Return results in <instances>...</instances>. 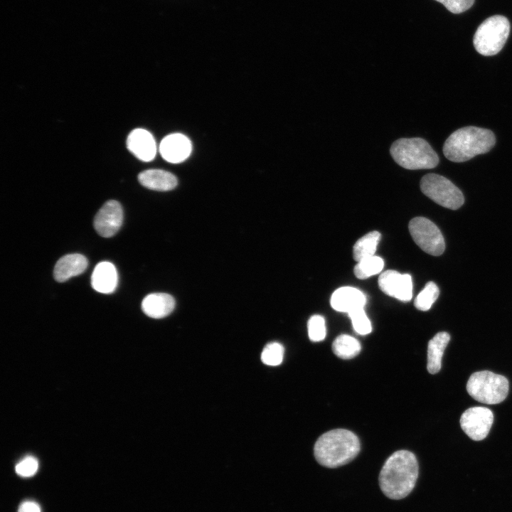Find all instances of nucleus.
I'll use <instances>...</instances> for the list:
<instances>
[{
    "label": "nucleus",
    "mask_w": 512,
    "mask_h": 512,
    "mask_svg": "<svg viewBox=\"0 0 512 512\" xmlns=\"http://www.w3.org/2000/svg\"><path fill=\"white\" fill-rule=\"evenodd\" d=\"M175 307L174 297L166 293H152L146 295L142 302V309L148 316L161 319L170 314Z\"/></svg>",
    "instance_id": "obj_17"
},
{
    "label": "nucleus",
    "mask_w": 512,
    "mask_h": 512,
    "mask_svg": "<svg viewBox=\"0 0 512 512\" xmlns=\"http://www.w3.org/2000/svg\"><path fill=\"white\" fill-rule=\"evenodd\" d=\"M284 349L282 344L277 342L268 343L261 354L262 361L268 366L279 365L284 358Z\"/></svg>",
    "instance_id": "obj_24"
},
{
    "label": "nucleus",
    "mask_w": 512,
    "mask_h": 512,
    "mask_svg": "<svg viewBox=\"0 0 512 512\" xmlns=\"http://www.w3.org/2000/svg\"><path fill=\"white\" fill-rule=\"evenodd\" d=\"M422 192L438 205L452 210L464 202L462 191L449 179L436 174H427L420 181Z\"/></svg>",
    "instance_id": "obj_7"
},
{
    "label": "nucleus",
    "mask_w": 512,
    "mask_h": 512,
    "mask_svg": "<svg viewBox=\"0 0 512 512\" xmlns=\"http://www.w3.org/2000/svg\"><path fill=\"white\" fill-rule=\"evenodd\" d=\"M494 422L492 411L485 407H473L465 410L460 417V425L472 440L480 441L488 435Z\"/></svg>",
    "instance_id": "obj_9"
},
{
    "label": "nucleus",
    "mask_w": 512,
    "mask_h": 512,
    "mask_svg": "<svg viewBox=\"0 0 512 512\" xmlns=\"http://www.w3.org/2000/svg\"><path fill=\"white\" fill-rule=\"evenodd\" d=\"M495 143V135L491 130L468 126L449 135L444 144L443 153L449 161L464 162L489 151Z\"/></svg>",
    "instance_id": "obj_3"
},
{
    "label": "nucleus",
    "mask_w": 512,
    "mask_h": 512,
    "mask_svg": "<svg viewBox=\"0 0 512 512\" xmlns=\"http://www.w3.org/2000/svg\"><path fill=\"white\" fill-rule=\"evenodd\" d=\"M348 314L351 318L354 330L358 334L366 335L371 332V324L364 311V308L356 309Z\"/></svg>",
    "instance_id": "obj_26"
},
{
    "label": "nucleus",
    "mask_w": 512,
    "mask_h": 512,
    "mask_svg": "<svg viewBox=\"0 0 512 512\" xmlns=\"http://www.w3.org/2000/svg\"><path fill=\"white\" fill-rule=\"evenodd\" d=\"M192 149L191 141L185 135L174 133L165 137L160 143L159 151L167 161L177 164L186 160Z\"/></svg>",
    "instance_id": "obj_12"
},
{
    "label": "nucleus",
    "mask_w": 512,
    "mask_h": 512,
    "mask_svg": "<svg viewBox=\"0 0 512 512\" xmlns=\"http://www.w3.org/2000/svg\"><path fill=\"white\" fill-rule=\"evenodd\" d=\"M87 265V260L82 255L75 253L64 255L54 267V279L58 282H64L72 277L82 274Z\"/></svg>",
    "instance_id": "obj_15"
},
{
    "label": "nucleus",
    "mask_w": 512,
    "mask_h": 512,
    "mask_svg": "<svg viewBox=\"0 0 512 512\" xmlns=\"http://www.w3.org/2000/svg\"><path fill=\"white\" fill-rule=\"evenodd\" d=\"M366 303L365 294L359 289L351 287L337 289L331 297V305L334 309L348 314L356 309L364 308Z\"/></svg>",
    "instance_id": "obj_14"
},
{
    "label": "nucleus",
    "mask_w": 512,
    "mask_h": 512,
    "mask_svg": "<svg viewBox=\"0 0 512 512\" xmlns=\"http://www.w3.org/2000/svg\"><path fill=\"white\" fill-rule=\"evenodd\" d=\"M439 294L437 284L433 282H427L423 289L417 294L415 299V306L420 311L429 310Z\"/></svg>",
    "instance_id": "obj_23"
},
{
    "label": "nucleus",
    "mask_w": 512,
    "mask_h": 512,
    "mask_svg": "<svg viewBox=\"0 0 512 512\" xmlns=\"http://www.w3.org/2000/svg\"><path fill=\"white\" fill-rule=\"evenodd\" d=\"M453 14H460L472 6L474 0H435Z\"/></svg>",
    "instance_id": "obj_28"
},
{
    "label": "nucleus",
    "mask_w": 512,
    "mask_h": 512,
    "mask_svg": "<svg viewBox=\"0 0 512 512\" xmlns=\"http://www.w3.org/2000/svg\"><path fill=\"white\" fill-rule=\"evenodd\" d=\"M117 283V272L112 263L104 261L95 266L91 276V284L95 291L103 294L112 293Z\"/></svg>",
    "instance_id": "obj_16"
},
{
    "label": "nucleus",
    "mask_w": 512,
    "mask_h": 512,
    "mask_svg": "<svg viewBox=\"0 0 512 512\" xmlns=\"http://www.w3.org/2000/svg\"><path fill=\"white\" fill-rule=\"evenodd\" d=\"M361 349L359 341L347 334L339 335L332 343L334 353L343 359L354 358L360 353Z\"/></svg>",
    "instance_id": "obj_21"
},
{
    "label": "nucleus",
    "mask_w": 512,
    "mask_h": 512,
    "mask_svg": "<svg viewBox=\"0 0 512 512\" xmlns=\"http://www.w3.org/2000/svg\"><path fill=\"white\" fill-rule=\"evenodd\" d=\"M38 469V460L33 457L28 456L16 464V472L21 476L31 477L36 473Z\"/></svg>",
    "instance_id": "obj_27"
},
{
    "label": "nucleus",
    "mask_w": 512,
    "mask_h": 512,
    "mask_svg": "<svg viewBox=\"0 0 512 512\" xmlns=\"http://www.w3.org/2000/svg\"><path fill=\"white\" fill-rule=\"evenodd\" d=\"M508 381L504 376L491 371L474 373L468 380L466 390L476 401L488 404H498L503 401L508 393Z\"/></svg>",
    "instance_id": "obj_5"
},
{
    "label": "nucleus",
    "mask_w": 512,
    "mask_h": 512,
    "mask_svg": "<svg viewBox=\"0 0 512 512\" xmlns=\"http://www.w3.org/2000/svg\"><path fill=\"white\" fill-rule=\"evenodd\" d=\"M409 231L415 242L425 252L439 256L445 250L443 235L438 227L430 220L416 217L409 223Z\"/></svg>",
    "instance_id": "obj_8"
},
{
    "label": "nucleus",
    "mask_w": 512,
    "mask_h": 512,
    "mask_svg": "<svg viewBox=\"0 0 512 512\" xmlns=\"http://www.w3.org/2000/svg\"><path fill=\"white\" fill-rule=\"evenodd\" d=\"M127 146L137 159L150 161L156 156V145L152 134L147 130L137 128L127 137Z\"/></svg>",
    "instance_id": "obj_13"
},
{
    "label": "nucleus",
    "mask_w": 512,
    "mask_h": 512,
    "mask_svg": "<svg viewBox=\"0 0 512 512\" xmlns=\"http://www.w3.org/2000/svg\"><path fill=\"white\" fill-rule=\"evenodd\" d=\"M139 183L144 187L159 191H166L174 188L177 178L171 173L160 169H149L138 176Z\"/></svg>",
    "instance_id": "obj_18"
},
{
    "label": "nucleus",
    "mask_w": 512,
    "mask_h": 512,
    "mask_svg": "<svg viewBox=\"0 0 512 512\" xmlns=\"http://www.w3.org/2000/svg\"><path fill=\"white\" fill-rule=\"evenodd\" d=\"M510 28L508 20L503 16L496 15L486 18L474 36L476 50L485 56L497 54L507 41Z\"/></svg>",
    "instance_id": "obj_6"
},
{
    "label": "nucleus",
    "mask_w": 512,
    "mask_h": 512,
    "mask_svg": "<svg viewBox=\"0 0 512 512\" xmlns=\"http://www.w3.org/2000/svg\"><path fill=\"white\" fill-rule=\"evenodd\" d=\"M17 512H41V510L36 501H25L20 504Z\"/></svg>",
    "instance_id": "obj_29"
},
{
    "label": "nucleus",
    "mask_w": 512,
    "mask_h": 512,
    "mask_svg": "<svg viewBox=\"0 0 512 512\" xmlns=\"http://www.w3.org/2000/svg\"><path fill=\"white\" fill-rule=\"evenodd\" d=\"M390 153L399 166L409 170L430 169L439 163L437 153L420 137L397 139L392 144Z\"/></svg>",
    "instance_id": "obj_4"
},
{
    "label": "nucleus",
    "mask_w": 512,
    "mask_h": 512,
    "mask_svg": "<svg viewBox=\"0 0 512 512\" xmlns=\"http://www.w3.org/2000/svg\"><path fill=\"white\" fill-rule=\"evenodd\" d=\"M361 449L358 437L351 431L336 429L324 433L316 440L314 454L317 462L328 468H336L351 462Z\"/></svg>",
    "instance_id": "obj_2"
},
{
    "label": "nucleus",
    "mask_w": 512,
    "mask_h": 512,
    "mask_svg": "<svg viewBox=\"0 0 512 512\" xmlns=\"http://www.w3.org/2000/svg\"><path fill=\"white\" fill-rule=\"evenodd\" d=\"M123 210L120 203L114 200L107 201L97 213L94 219V228L103 238L115 235L122 226Z\"/></svg>",
    "instance_id": "obj_10"
},
{
    "label": "nucleus",
    "mask_w": 512,
    "mask_h": 512,
    "mask_svg": "<svg viewBox=\"0 0 512 512\" xmlns=\"http://www.w3.org/2000/svg\"><path fill=\"white\" fill-rule=\"evenodd\" d=\"M383 267V260L378 256L373 255L358 262L353 272L357 278L364 279L380 273Z\"/></svg>",
    "instance_id": "obj_22"
},
{
    "label": "nucleus",
    "mask_w": 512,
    "mask_h": 512,
    "mask_svg": "<svg viewBox=\"0 0 512 512\" xmlns=\"http://www.w3.org/2000/svg\"><path fill=\"white\" fill-rule=\"evenodd\" d=\"M380 239V233L371 231L359 238L353 248V258L356 261L375 255L378 244Z\"/></svg>",
    "instance_id": "obj_20"
},
{
    "label": "nucleus",
    "mask_w": 512,
    "mask_h": 512,
    "mask_svg": "<svg viewBox=\"0 0 512 512\" xmlns=\"http://www.w3.org/2000/svg\"><path fill=\"white\" fill-rule=\"evenodd\" d=\"M450 335L446 331L437 333L431 340L427 346V370L431 374L438 373L442 367V358L448 343Z\"/></svg>",
    "instance_id": "obj_19"
},
{
    "label": "nucleus",
    "mask_w": 512,
    "mask_h": 512,
    "mask_svg": "<svg viewBox=\"0 0 512 512\" xmlns=\"http://www.w3.org/2000/svg\"><path fill=\"white\" fill-rule=\"evenodd\" d=\"M380 290L390 297L404 302L411 300L412 297V277L408 274H400L395 270H387L378 278Z\"/></svg>",
    "instance_id": "obj_11"
},
{
    "label": "nucleus",
    "mask_w": 512,
    "mask_h": 512,
    "mask_svg": "<svg viewBox=\"0 0 512 512\" xmlns=\"http://www.w3.org/2000/svg\"><path fill=\"white\" fill-rule=\"evenodd\" d=\"M308 334L311 341L317 342L326 337V329L325 319L321 315H313L308 321Z\"/></svg>",
    "instance_id": "obj_25"
},
{
    "label": "nucleus",
    "mask_w": 512,
    "mask_h": 512,
    "mask_svg": "<svg viewBox=\"0 0 512 512\" xmlns=\"http://www.w3.org/2000/svg\"><path fill=\"white\" fill-rule=\"evenodd\" d=\"M419 473L415 455L405 449L395 452L385 462L378 481L383 494L393 500L404 498L414 489Z\"/></svg>",
    "instance_id": "obj_1"
}]
</instances>
